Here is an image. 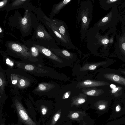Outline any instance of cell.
Segmentation results:
<instances>
[{"instance_id": "obj_25", "label": "cell", "mask_w": 125, "mask_h": 125, "mask_svg": "<svg viewBox=\"0 0 125 125\" xmlns=\"http://www.w3.org/2000/svg\"><path fill=\"white\" fill-rule=\"evenodd\" d=\"M8 1L7 0H4L1 1L0 2V7L1 8L4 6L6 4Z\"/></svg>"}, {"instance_id": "obj_4", "label": "cell", "mask_w": 125, "mask_h": 125, "mask_svg": "<svg viewBox=\"0 0 125 125\" xmlns=\"http://www.w3.org/2000/svg\"><path fill=\"white\" fill-rule=\"evenodd\" d=\"M14 112L16 113L18 117L17 124L24 125H40L42 121L40 119L38 122L34 121L30 116L26 109L21 102L15 100L11 105Z\"/></svg>"}, {"instance_id": "obj_20", "label": "cell", "mask_w": 125, "mask_h": 125, "mask_svg": "<svg viewBox=\"0 0 125 125\" xmlns=\"http://www.w3.org/2000/svg\"><path fill=\"white\" fill-rule=\"evenodd\" d=\"M25 69L28 71L32 70L34 69V67L33 66L31 65H27L25 67Z\"/></svg>"}, {"instance_id": "obj_10", "label": "cell", "mask_w": 125, "mask_h": 125, "mask_svg": "<svg viewBox=\"0 0 125 125\" xmlns=\"http://www.w3.org/2000/svg\"><path fill=\"white\" fill-rule=\"evenodd\" d=\"M36 109L40 116L42 124L46 122L50 116L49 107L46 104H41L36 105Z\"/></svg>"}, {"instance_id": "obj_19", "label": "cell", "mask_w": 125, "mask_h": 125, "mask_svg": "<svg viewBox=\"0 0 125 125\" xmlns=\"http://www.w3.org/2000/svg\"><path fill=\"white\" fill-rule=\"evenodd\" d=\"M122 8H125V3H123L122 4ZM122 24L125 26V14L123 16H121V21Z\"/></svg>"}, {"instance_id": "obj_37", "label": "cell", "mask_w": 125, "mask_h": 125, "mask_svg": "<svg viewBox=\"0 0 125 125\" xmlns=\"http://www.w3.org/2000/svg\"><path fill=\"white\" fill-rule=\"evenodd\" d=\"M2 31V30L1 28V27H0V33H1V32Z\"/></svg>"}, {"instance_id": "obj_23", "label": "cell", "mask_w": 125, "mask_h": 125, "mask_svg": "<svg viewBox=\"0 0 125 125\" xmlns=\"http://www.w3.org/2000/svg\"><path fill=\"white\" fill-rule=\"evenodd\" d=\"M39 87L40 90L42 91L45 90L46 89V87L42 84H39Z\"/></svg>"}, {"instance_id": "obj_14", "label": "cell", "mask_w": 125, "mask_h": 125, "mask_svg": "<svg viewBox=\"0 0 125 125\" xmlns=\"http://www.w3.org/2000/svg\"><path fill=\"white\" fill-rule=\"evenodd\" d=\"M82 84L83 86L87 87L102 86L109 84V83L102 81H93L89 80L84 81Z\"/></svg>"}, {"instance_id": "obj_29", "label": "cell", "mask_w": 125, "mask_h": 125, "mask_svg": "<svg viewBox=\"0 0 125 125\" xmlns=\"http://www.w3.org/2000/svg\"><path fill=\"white\" fill-rule=\"evenodd\" d=\"M20 84L21 86H24L25 84V82L24 80L23 79H21L20 81Z\"/></svg>"}, {"instance_id": "obj_26", "label": "cell", "mask_w": 125, "mask_h": 125, "mask_svg": "<svg viewBox=\"0 0 125 125\" xmlns=\"http://www.w3.org/2000/svg\"><path fill=\"white\" fill-rule=\"evenodd\" d=\"M97 67V66L95 65H91L89 66L88 68L90 70H93L95 69Z\"/></svg>"}, {"instance_id": "obj_18", "label": "cell", "mask_w": 125, "mask_h": 125, "mask_svg": "<svg viewBox=\"0 0 125 125\" xmlns=\"http://www.w3.org/2000/svg\"><path fill=\"white\" fill-rule=\"evenodd\" d=\"M7 114H5V115H3L2 119L0 120V125H11L9 123L6 125L5 124V121L6 120V118Z\"/></svg>"}, {"instance_id": "obj_24", "label": "cell", "mask_w": 125, "mask_h": 125, "mask_svg": "<svg viewBox=\"0 0 125 125\" xmlns=\"http://www.w3.org/2000/svg\"><path fill=\"white\" fill-rule=\"evenodd\" d=\"M36 48L35 47H32L31 49V51L32 54L34 55H36L35 53L37 54V49H36Z\"/></svg>"}, {"instance_id": "obj_11", "label": "cell", "mask_w": 125, "mask_h": 125, "mask_svg": "<svg viewBox=\"0 0 125 125\" xmlns=\"http://www.w3.org/2000/svg\"><path fill=\"white\" fill-rule=\"evenodd\" d=\"M101 8L107 11L110 8L116 6H118L121 3V0H99Z\"/></svg>"}, {"instance_id": "obj_15", "label": "cell", "mask_w": 125, "mask_h": 125, "mask_svg": "<svg viewBox=\"0 0 125 125\" xmlns=\"http://www.w3.org/2000/svg\"><path fill=\"white\" fill-rule=\"evenodd\" d=\"M12 49L16 52H20L23 50V48L20 45L15 43H13L11 45Z\"/></svg>"}, {"instance_id": "obj_32", "label": "cell", "mask_w": 125, "mask_h": 125, "mask_svg": "<svg viewBox=\"0 0 125 125\" xmlns=\"http://www.w3.org/2000/svg\"><path fill=\"white\" fill-rule=\"evenodd\" d=\"M121 106L119 104H117L116 107V111L118 112L120 110Z\"/></svg>"}, {"instance_id": "obj_30", "label": "cell", "mask_w": 125, "mask_h": 125, "mask_svg": "<svg viewBox=\"0 0 125 125\" xmlns=\"http://www.w3.org/2000/svg\"><path fill=\"white\" fill-rule=\"evenodd\" d=\"M79 116V114L76 113H74L72 115V117L73 118H78Z\"/></svg>"}, {"instance_id": "obj_6", "label": "cell", "mask_w": 125, "mask_h": 125, "mask_svg": "<svg viewBox=\"0 0 125 125\" xmlns=\"http://www.w3.org/2000/svg\"><path fill=\"white\" fill-rule=\"evenodd\" d=\"M102 81L117 84L125 87V76L117 69L107 67L101 73Z\"/></svg>"}, {"instance_id": "obj_27", "label": "cell", "mask_w": 125, "mask_h": 125, "mask_svg": "<svg viewBox=\"0 0 125 125\" xmlns=\"http://www.w3.org/2000/svg\"><path fill=\"white\" fill-rule=\"evenodd\" d=\"M6 63L8 64L10 66H12L13 65V63L8 58H7L6 60Z\"/></svg>"}, {"instance_id": "obj_17", "label": "cell", "mask_w": 125, "mask_h": 125, "mask_svg": "<svg viewBox=\"0 0 125 125\" xmlns=\"http://www.w3.org/2000/svg\"><path fill=\"white\" fill-rule=\"evenodd\" d=\"M117 70L122 74L125 76V64L121 65Z\"/></svg>"}, {"instance_id": "obj_12", "label": "cell", "mask_w": 125, "mask_h": 125, "mask_svg": "<svg viewBox=\"0 0 125 125\" xmlns=\"http://www.w3.org/2000/svg\"><path fill=\"white\" fill-rule=\"evenodd\" d=\"M71 1V0H63L57 4L54 5L50 15L51 18H52L55 15L58 14L63 7Z\"/></svg>"}, {"instance_id": "obj_33", "label": "cell", "mask_w": 125, "mask_h": 125, "mask_svg": "<svg viewBox=\"0 0 125 125\" xmlns=\"http://www.w3.org/2000/svg\"><path fill=\"white\" fill-rule=\"evenodd\" d=\"M17 82V81L16 80H12V83L13 84H16Z\"/></svg>"}, {"instance_id": "obj_5", "label": "cell", "mask_w": 125, "mask_h": 125, "mask_svg": "<svg viewBox=\"0 0 125 125\" xmlns=\"http://www.w3.org/2000/svg\"><path fill=\"white\" fill-rule=\"evenodd\" d=\"M122 33L116 34V42L114 44V51L110 54L111 57H116L125 63V26L122 24Z\"/></svg>"}, {"instance_id": "obj_7", "label": "cell", "mask_w": 125, "mask_h": 125, "mask_svg": "<svg viewBox=\"0 0 125 125\" xmlns=\"http://www.w3.org/2000/svg\"><path fill=\"white\" fill-rule=\"evenodd\" d=\"M48 22L70 44H73L70 38L68 27L64 21L56 19L47 18Z\"/></svg>"}, {"instance_id": "obj_16", "label": "cell", "mask_w": 125, "mask_h": 125, "mask_svg": "<svg viewBox=\"0 0 125 125\" xmlns=\"http://www.w3.org/2000/svg\"><path fill=\"white\" fill-rule=\"evenodd\" d=\"M26 1L27 0H15L12 4V7H15L19 6L23 3Z\"/></svg>"}, {"instance_id": "obj_31", "label": "cell", "mask_w": 125, "mask_h": 125, "mask_svg": "<svg viewBox=\"0 0 125 125\" xmlns=\"http://www.w3.org/2000/svg\"><path fill=\"white\" fill-rule=\"evenodd\" d=\"M85 101V100L83 98H81L79 99L78 101L79 103L80 104L83 103Z\"/></svg>"}, {"instance_id": "obj_35", "label": "cell", "mask_w": 125, "mask_h": 125, "mask_svg": "<svg viewBox=\"0 0 125 125\" xmlns=\"http://www.w3.org/2000/svg\"><path fill=\"white\" fill-rule=\"evenodd\" d=\"M2 84V82L1 78L0 79V86H1Z\"/></svg>"}, {"instance_id": "obj_8", "label": "cell", "mask_w": 125, "mask_h": 125, "mask_svg": "<svg viewBox=\"0 0 125 125\" xmlns=\"http://www.w3.org/2000/svg\"><path fill=\"white\" fill-rule=\"evenodd\" d=\"M47 23L49 30L52 36L58 44L68 49H75L76 48L75 46L73 44L70 43L48 21Z\"/></svg>"}, {"instance_id": "obj_36", "label": "cell", "mask_w": 125, "mask_h": 125, "mask_svg": "<svg viewBox=\"0 0 125 125\" xmlns=\"http://www.w3.org/2000/svg\"><path fill=\"white\" fill-rule=\"evenodd\" d=\"M11 125H22L21 124H18L17 123V124H15L14 123H12Z\"/></svg>"}, {"instance_id": "obj_21", "label": "cell", "mask_w": 125, "mask_h": 125, "mask_svg": "<svg viewBox=\"0 0 125 125\" xmlns=\"http://www.w3.org/2000/svg\"><path fill=\"white\" fill-rule=\"evenodd\" d=\"M21 22L22 24L23 25H25L27 24L28 20L27 18L24 17L21 20Z\"/></svg>"}, {"instance_id": "obj_9", "label": "cell", "mask_w": 125, "mask_h": 125, "mask_svg": "<svg viewBox=\"0 0 125 125\" xmlns=\"http://www.w3.org/2000/svg\"><path fill=\"white\" fill-rule=\"evenodd\" d=\"M109 96L112 98H125V87L117 84L109 83Z\"/></svg>"}, {"instance_id": "obj_3", "label": "cell", "mask_w": 125, "mask_h": 125, "mask_svg": "<svg viewBox=\"0 0 125 125\" xmlns=\"http://www.w3.org/2000/svg\"><path fill=\"white\" fill-rule=\"evenodd\" d=\"M116 6L112 8L110 11L99 20L94 27L99 30L104 32L110 27H115L117 23L121 21V16Z\"/></svg>"}, {"instance_id": "obj_22", "label": "cell", "mask_w": 125, "mask_h": 125, "mask_svg": "<svg viewBox=\"0 0 125 125\" xmlns=\"http://www.w3.org/2000/svg\"><path fill=\"white\" fill-rule=\"evenodd\" d=\"M60 114L58 113L55 114L53 117V122H56L57 121L59 118Z\"/></svg>"}, {"instance_id": "obj_34", "label": "cell", "mask_w": 125, "mask_h": 125, "mask_svg": "<svg viewBox=\"0 0 125 125\" xmlns=\"http://www.w3.org/2000/svg\"><path fill=\"white\" fill-rule=\"evenodd\" d=\"M69 96V95L67 93H65V97L66 98H68Z\"/></svg>"}, {"instance_id": "obj_28", "label": "cell", "mask_w": 125, "mask_h": 125, "mask_svg": "<svg viewBox=\"0 0 125 125\" xmlns=\"http://www.w3.org/2000/svg\"><path fill=\"white\" fill-rule=\"evenodd\" d=\"M106 107V105L104 104H102L100 105L98 107L99 109L102 110L104 109Z\"/></svg>"}, {"instance_id": "obj_1", "label": "cell", "mask_w": 125, "mask_h": 125, "mask_svg": "<svg viewBox=\"0 0 125 125\" xmlns=\"http://www.w3.org/2000/svg\"><path fill=\"white\" fill-rule=\"evenodd\" d=\"M115 27L111 28L104 35L99 32V30L94 27H91L86 33L87 46L91 51H96L100 48L102 51L107 52L109 45L113 43L116 35Z\"/></svg>"}, {"instance_id": "obj_13", "label": "cell", "mask_w": 125, "mask_h": 125, "mask_svg": "<svg viewBox=\"0 0 125 125\" xmlns=\"http://www.w3.org/2000/svg\"><path fill=\"white\" fill-rule=\"evenodd\" d=\"M34 46L40 52L49 57L57 61H60V59L48 49L40 45L35 44Z\"/></svg>"}, {"instance_id": "obj_2", "label": "cell", "mask_w": 125, "mask_h": 125, "mask_svg": "<svg viewBox=\"0 0 125 125\" xmlns=\"http://www.w3.org/2000/svg\"><path fill=\"white\" fill-rule=\"evenodd\" d=\"M93 13V5L91 2L89 0L82 1L80 4L77 21L78 24L81 22L80 32L82 40L86 37L92 19Z\"/></svg>"}]
</instances>
